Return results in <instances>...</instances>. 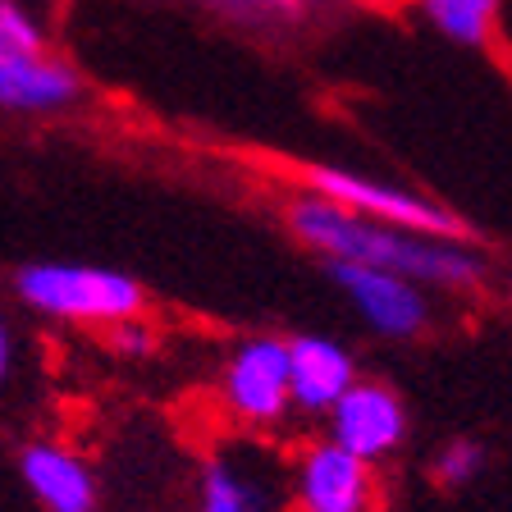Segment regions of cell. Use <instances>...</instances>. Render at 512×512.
Returning <instances> with one entry per match:
<instances>
[{"instance_id": "7c38bea8", "label": "cell", "mask_w": 512, "mask_h": 512, "mask_svg": "<svg viewBox=\"0 0 512 512\" xmlns=\"http://www.w3.org/2000/svg\"><path fill=\"white\" fill-rule=\"evenodd\" d=\"M197 512H275L266 480L234 453H211L197 485Z\"/></svg>"}, {"instance_id": "9c48e42d", "label": "cell", "mask_w": 512, "mask_h": 512, "mask_svg": "<svg viewBox=\"0 0 512 512\" xmlns=\"http://www.w3.org/2000/svg\"><path fill=\"white\" fill-rule=\"evenodd\" d=\"M288 384H293V407L311 416L330 412L357 384L352 352L325 334H293L288 339Z\"/></svg>"}, {"instance_id": "52a82bcc", "label": "cell", "mask_w": 512, "mask_h": 512, "mask_svg": "<svg viewBox=\"0 0 512 512\" xmlns=\"http://www.w3.org/2000/svg\"><path fill=\"white\" fill-rule=\"evenodd\" d=\"M407 435L403 398L380 380H357L339 403L330 407V439L357 453L362 462L389 458Z\"/></svg>"}, {"instance_id": "7a4b0ae2", "label": "cell", "mask_w": 512, "mask_h": 512, "mask_svg": "<svg viewBox=\"0 0 512 512\" xmlns=\"http://www.w3.org/2000/svg\"><path fill=\"white\" fill-rule=\"evenodd\" d=\"M83 96V78L51 51L42 19L23 0H0V115H60Z\"/></svg>"}, {"instance_id": "5b68a950", "label": "cell", "mask_w": 512, "mask_h": 512, "mask_svg": "<svg viewBox=\"0 0 512 512\" xmlns=\"http://www.w3.org/2000/svg\"><path fill=\"white\" fill-rule=\"evenodd\" d=\"M330 279L339 293L352 302V311L384 339H416L430 325V298L421 284L407 275L380 266H362V261H325Z\"/></svg>"}, {"instance_id": "8fae6325", "label": "cell", "mask_w": 512, "mask_h": 512, "mask_svg": "<svg viewBox=\"0 0 512 512\" xmlns=\"http://www.w3.org/2000/svg\"><path fill=\"white\" fill-rule=\"evenodd\" d=\"M503 5L508 0H412V10L421 14L435 37L462 51H485L503 32Z\"/></svg>"}, {"instance_id": "30bf717a", "label": "cell", "mask_w": 512, "mask_h": 512, "mask_svg": "<svg viewBox=\"0 0 512 512\" xmlns=\"http://www.w3.org/2000/svg\"><path fill=\"white\" fill-rule=\"evenodd\" d=\"M23 485L46 512H96V480L83 458L60 444H28L19 453Z\"/></svg>"}, {"instance_id": "ba28073f", "label": "cell", "mask_w": 512, "mask_h": 512, "mask_svg": "<svg viewBox=\"0 0 512 512\" xmlns=\"http://www.w3.org/2000/svg\"><path fill=\"white\" fill-rule=\"evenodd\" d=\"M302 512H371V462L334 439H320L298 458Z\"/></svg>"}, {"instance_id": "3957f363", "label": "cell", "mask_w": 512, "mask_h": 512, "mask_svg": "<svg viewBox=\"0 0 512 512\" xmlns=\"http://www.w3.org/2000/svg\"><path fill=\"white\" fill-rule=\"evenodd\" d=\"M14 298L51 320L119 325V320H138L142 284L124 270L87 266V261H28L14 270Z\"/></svg>"}, {"instance_id": "277c9868", "label": "cell", "mask_w": 512, "mask_h": 512, "mask_svg": "<svg viewBox=\"0 0 512 512\" xmlns=\"http://www.w3.org/2000/svg\"><path fill=\"white\" fill-rule=\"evenodd\" d=\"M302 188L325 197V202L343 206L352 215H371V220L398 224L412 234H430V238H462L467 243L471 229L458 211H448L444 202H430L416 188L394 179H375V174L348 170V165H307L302 170Z\"/></svg>"}, {"instance_id": "4fadbf2b", "label": "cell", "mask_w": 512, "mask_h": 512, "mask_svg": "<svg viewBox=\"0 0 512 512\" xmlns=\"http://www.w3.org/2000/svg\"><path fill=\"white\" fill-rule=\"evenodd\" d=\"M480 467H485V448H480L476 439H453V444H444L439 448V458L430 462L435 485H444V490H458V485L476 480Z\"/></svg>"}, {"instance_id": "8992f818", "label": "cell", "mask_w": 512, "mask_h": 512, "mask_svg": "<svg viewBox=\"0 0 512 512\" xmlns=\"http://www.w3.org/2000/svg\"><path fill=\"white\" fill-rule=\"evenodd\" d=\"M224 403L247 426H275L293 407V384H288V339L256 334L238 343L224 362Z\"/></svg>"}, {"instance_id": "9a60e30c", "label": "cell", "mask_w": 512, "mask_h": 512, "mask_svg": "<svg viewBox=\"0 0 512 512\" xmlns=\"http://www.w3.org/2000/svg\"><path fill=\"white\" fill-rule=\"evenodd\" d=\"M10 362H14V339H10V325L0 316V380L10 375Z\"/></svg>"}, {"instance_id": "5bb4252c", "label": "cell", "mask_w": 512, "mask_h": 512, "mask_svg": "<svg viewBox=\"0 0 512 512\" xmlns=\"http://www.w3.org/2000/svg\"><path fill=\"white\" fill-rule=\"evenodd\" d=\"M110 330H115V343H119L124 352H147V348H151V330L142 334L133 320H119V325H110Z\"/></svg>"}, {"instance_id": "6da1fadb", "label": "cell", "mask_w": 512, "mask_h": 512, "mask_svg": "<svg viewBox=\"0 0 512 512\" xmlns=\"http://www.w3.org/2000/svg\"><path fill=\"white\" fill-rule=\"evenodd\" d=\"M284 220L293 238L325 261H362V266H380L439 288H471L485 279V256L471 252L462 238L412 234V229L371 220V215H352L316 192L293 197Z\"/></svg>"}]
</instances>
